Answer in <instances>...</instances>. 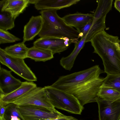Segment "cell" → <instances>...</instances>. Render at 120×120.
<instances>
[{
	"label": "cell",
	"instance_id": "cell-17",
	"mask_svg": "<svg viewBox=\"0 0 120 120\" xmlns=\"http://www.w3.org/2000/svg\"><path fill=\"white\" fill-rule=\"evenodd\" d=\"M53 54L50 51L34 46L29 48L27 58H29L36 62H45L53 58Z\"/></svg>",
	"mask_w": 120,
	"mask_h": 120
},
{
	"label": "cell",
	"instance_id": "cell-6",
	"mask_svg": "<svg viewBox=\"0 0 120 120\" xmlns=\"http://www.w3.org/2000/svg\"><path fill=\"white\" fill-rule=\"evenodd\" d=\"M23 120H42L54 119L65 115L55 109L32 105H17Z\"/></svg>",
	"mask_w": 120,
	"mask_h": 120
},
{
	"label": "cell",
	"instance_id": "cell-32",
	"mask_svg": "<svg viewBox=\"0 0 120 120\" xmlns=\"http://www.w3.org/2000/svg\"><path fill=\"white\" fill-rule=\"evenodd\" d=\"M0 120H7L4 117L2 119H0Z\"/></svg>",
	"mask_w": 120,
	"mask_h": 120
},
{
	"label": "cell",
	"instance_id": "cell-3",
	"mask_svg": "<svg viewBox=\"0 0 120 120\" xmlns=\"http://www.w3.org/2000/svg\"><path fill=\"white\" fill-rule=\"evenodd\" d=\"M57 10L49 9L40 11L43 24L38 36L40 38L66 37L71 39H79L78 31L66 23L57 14Z\"/></svg>",
	"mask_w": 120,
	"mask_h": 120
},
{
	"label": "cell",
	"instance_id": "cell-33",
	"mask_svg": "<svg viewBox=\"0 0 120 120\" xmlns=\"http://www.w3.org/2000/svg\"><path fill=\"white\" fill-rule=\"evenodd\" d=\"M119 120H120V119Z\"/></svg>",
	"mask_w": 120,
	"mask_h": 120
},
{
	"label": "cell",
	"instance_id": "cell-8",
	"mask_svg": "<svg viewBox=\"0 0 120 120\" xmlns=\"http://www.w3.org/2000/svg\"><path fill=\"white\" fill-rule=\"evenodd\" d=\"M99 120H119L120 119V99L112 103L97 98Z\"/></svg>",
	"mask_w": 120,
	"mask_h": 120
},
{
	"label": "cell",
	"instance_id": "cell-22",
	"mask_svg": "<svg viewBox=\"0 0 120 120\" xmlns=\"http://www.w3.org/2000/svg\"><path fill=\"white\" fill-rule=\"evenodd\" d=\"M0 13V29L7 30L13 28L15 19L7 12L3 11Z\"/></svg>",
	"mask_w": 120,
	"mask_h": 120
},
{
	"label": "cell",
	"instance_id": "cell-5",
	"mask_svg": "<svg viewBox=\"0 0 120 120\" xmlns=\"http://www.w3.org/2000/svg\"><path fill=\"white\" fill-rule=\"evenodd\" d=\"M0 62L11 71L28 82L37 81L36 75L25 63L24 59L11 56L0 48Z\"/></svg>",
	"mask_w": 120,
	"mask_h": 120
},
{
	"label": "cell",
	"instance_id": "cell-16",
	"mask_svg": "<svg viewBox=\"0 0 120 120\" xmlns=\"http://www.w3.org/2000/svg\"><path fill=\"white\" fill-rule=\"evenodd\" d=\"M86 37L81 38L75 43L73 50L69 55L60 60V65L65 70L70 71L73 67L76 58L85 43Z\"/></svg>",
	"mask_w": 120,
	"mask_h": 120
},
{
	"label": "cell",
	"instance_id": "cell-28",
	"mask_svg": "<svg viewBox=\"0 0 120 120\" xmlns=\"http://www.w3.org/2000/svg\"><path fill=\"white\" fill-rule=\"evenodd\" d=\"M115 8L120 13V0H116L114 3Z\"/></svg>",
	"mask_w": 120,
	"mask_h": 120
},
{
	"label": "cell",
	"instance_id": "cell-7",
	"mask_svg": "<svg viewBox=\"0 0 120 120\" xmlns=\"http://www.w3.org/2000/svg\"><path fill=\"white\" fill-rule=\"evenodd\" d=\"M13 103L17 105H32L55 109L51 103L44 87H36L22 96Z\"/></svg>",
	"mask_w": 120,
	"mask_h": 120
},
{
	"label": "cell",
	"instance_id": "cell-23",
	"mask_svg": "<svg viewBox=\"0 0 120 120\" xmlns=\"http://www.w3.org/2000/svg\"><path fill=\"white\" fill-rule=\"evenodd\" d=\"M102 84L120 92V75L107 74Z\"/></svg>",
	"mask_w": 120,
	"mask_h": 120
},
{
	"label": "cell",
	"instance_id": "cell-24",
	"mask_svg": "<svg viewBox=\"0 0 120 120\" xmlns=\"http://www.w3.org/2000/svg\"><path fill=\"white\" fill-rule=\"evenodd\" d=\"M21 40L7 30L0 29V44L14 42Z\"/></svg>",
	"mask_w": 120,
	"mask_h": 120
},
{
	"label": "cell",
	"instance_id": "cell-27",
	"mask_svg": "<svg viewBox=\"0 0 120 120\" xmlns=\"http://www.w3.org/2000/svg\"><path fill=\"white\" fill-rule=\"evenodd\" d=\"M52 120H78L75 118L70 116L64 115V116L57 118H55L52 119Z\"/></svg>",
	"mask_w": 120,
	"mask_h": 120
},
{
	"label": "cell",
	"instance_id": "cell-31",
	"mask_svg": "<svg viewBox=\"0 0 120 120\" xmlns=\"http://www.w3.org/2000/svg\"><path fill=\"white\" fill-rule=\"evenodd\" d=\"M118 51L119 52L120 54V47L118 49Z\"/></svg>",
	"mask_w": 120,
	"mask_h": 120
},
{
	"label": "cell",
	"instance_id": "cell-21",
	"mask_svg": "<svg viewBox=\"0 0 120 120\" xmlns=\"http://www.w3.org/2000/svg\"><path fill=\"white\" fill-rule=\"evenodd\" d=\"M106 16L102 17L97 20L90 28L88 30L85 43L90 41L92 38L96 34L104 30L106 28L105 19Z\"/></svg>",
	"mask_w": 120,
	"mask_h": 120
},
{
	"label": "cell",
	"instance_id": "cell-12",
	"mask_svg": "<svg viewBox=\"0 0 120 120\" xmlns=\"http://www.w3.org/2000/svg\"><path fill=\"white\" fill-rule=\"evenodd\" d=\"M43 20L41 15L32 16L24 26L23 40L26 41L33 40L40 32L42 26Z\"/></svg>",
	"mask_w": 120,
	"mask_h": 120
},
{
	"label": "cell",
	"instance_id": "cell-29",
	"mask_svg": "<svg viewBox=\"0 0 120 120\" xmlns=\"http://www.w3.org/2000/svg\"><path fill=\"white\" fill-rule=\"evenodd\" d=\"M6 119L7 120H22L19 117L13 116H11Z\"/></svg>",
	"mask_w": 120,
	"mask_h": 120
},
{
	"label": "cell",
	"instance_id": "cell-2",
	"mask_svg": "<svg viewBox=\"0 0 120 120\" xmlns=\"http://www.w3.org/2000/svg\"><path fill=\"white\" fill-rule=\"evenodd\" d=\"M93 53L101 59L107 74L120 75V54L118 50L120 41L117 36L109 34L104 30L95 35L90 41Z\"/></svg>",
	"mask_w": 120,
	"mask_h": 120
},
{
	"label": "cell",
	"instance_id": "cell-18",
	"mask_svg": "<svg viewBox=\"0 0 120 120\" xmlns=\"http://www.w3.org/2000/svg\"><path fill=\"white\" fill-rule=\"evenodd\" d=\"M22 42L8 46L4 49L5 52L9 55L15 58L24 59L27 58L29 48Z\"/></svg>",
	"mask_w": 120,
	"mask_h": 120
},
{
	"label": "cell",
	"instance_id": "cell-30",
	"mask_svg": "<svg viewBox=\"0 0 120 120\" xmlns=\"http://www.w3.org/2000/svg\"><path fill=\"white\" fill-rule=\"evenodd\" d=\"M37 0H29V4H35Z\"/></svg>",
	"mask_w": 120,
	"mask_h": 120
},
{
	"label": "cell",
	"instance_id": "cell-4",
	"mask_svg": "<svg viewBox=\"0 0 120 120\" xmlns=\"http://www.w3.org/2000/svg\"><path fill=\"white\" fill-rule=\"evenodd\" d=\"M44 87L51 103L55 108L73 114H81L83 107L73 95L51 86Z\"/></svg>",
	"mask_w": 120,
	"mask_h": 120
},
{
	"label": "cell",
	"instance_id": "cell-15",
	"mask_svg": "<svg viewBox=\"0 0 120 120\" xmlns=\"http://www.w3.org/2000/svg\"><path fill=\"white\" fill-rule=\"evenodd\" d=\"M69 26L75 27L78 31L91 20L94 19L93 14L77 12L67 15L62 18Z\"/></svg>",
	"mask_w": 120,
	"mask_h": 120
},
{
	"label": "cell",
	"instance_id": "cell-26",
	"mask_svg": "<svg viewBox=\"0 0 120 120\" xmlns=\"http://www.w3.org/2000/svg\"><path fill=\"white\" fill-rule=\"evenodd\" d=\"M8 107V105H4L0 104V119L4 117V114Z\"/></svg>",
	"mask_w": 120,
	"mask_h": 120
},
{
	"label": "cell",
	"instance_id": "cell-10",
	"mask_svg": "<svg viewBox=\"0 0 120 120\" xmlns=\"http://www.w3.org/2000/svg\"><path fill=\"white\" fill-rule=\"evenodd\" d=\"M62 38L45 37L37 39L33 46L51 51L53 55L59 53L68 48L65 45Z\"/></svg>",
	"mask_w": 120,
	"mask_h": 120
},
{
	"label": "cell",
	"instance_id": "cell-20",
	"mask_svg": "<svg viewBox=\"0 0 120 120\" xmlns=\"http://www.w3.org/2000/svg\"><path fill=\"white\" fill-rule=\"evenodd\" d=\"M113 0H100L98 1V5L93 14V24L99 19L106 16L107 14L111 10Z\"/></svg>",
	"mask_w": 120,
	"mask_h": 120
},
{
	"label": "cell",
	"instance_id": "cell-1",
	"mask_svg": "<svg viewBox=\"0 0 120 120\" xmlns=\"http://www.w3.org/2000/svg\"><path fill=\"white\" fill-rule=\"evenodd\" d=\"M103 72L96 65L86 69L60 76L51 86L75 97L83 107L96 102L104 78L100 77Z\"/></svg>",
	"mask_w": 120,
	"mask_h": 120
},
{
	"label": "cell",
	"instance_id": "cell-13",
	"mask_svg": "<svg viewBox=\"0 0 120 120\" xmlns=\"http://www.w3.org/2000/svg\"><path fill=\"white\" fill-rule=\"evenodd\" d=\"M37 87L33 82H22L21 86L13 92L0 95V104L4 105L13 102L17 99L30 90Z\"/></svg>",
	"mask_w": 120,
	"mask_h": 120
},
{
	"label": "cell",
	"instance_id": "cell-9",
	"mask_svg": "<svg viewBox=\"0 0 120 120\" xmlns=\"http://www.w3.org/2000/svg\"><path fill=\"white\" fill-rule=\"evenodd\" d=\"M11 70L0 68V95L10 93L19 88L22 82L14 77Z\"/></svg>",
	"mask_w": 120,
	"mask_h": 120
},
{
	"label": "cell",
	"instance_id": "cell-19",
	"mask_svg": "<svg viewBox=\"0 0 120 120\" xmlns=\"http://www.w3.org/2000/svg\"><path fill=\"white\" fill-rule=\"evenodd\" d=\"M98 97L104 101L111 103L120 99V92L102 84L98 93Z\"/></svg>",
	"mask_w": 120,
	"mask_h": 120
},
{
	"label": "cell",
	"instance_id": "cell-25",
	"mask_svg": "<svg viewBox=\"0 0 120 120\" xmlns=\"http://www.w3.org/2000/svg\"><path fill=\"white\" fill-rule=\"evenodd\" d=\"M11 116H17L23 120L17 105L13 103L8 105V107L4 114V117L6 119Z\"/></svg>",
	"mask_w": 120,
	"mask_h": 120
},
{
	"label": "cell",
	"instance_id": "cell-14",
	"mask_svg": "<svg viewBox=\"0 0 120 120\" xmlns=\"http://www.w3.org/2000/svg\"><path fill=\"white\" fill-rule=\"evenodd\" d=\"M80 0H37L34 7L41 11L49 9L57 10L69 7L76 4Z\"/></svg>",
	"mask_w": 120,
	"mask_h": 120
},
{
	"label": "cell",
	"instance_id": "cell-11",
	"mask_svg": "<svg viewBox=\"0 0 120 120\" xmlns=\"http://www.w3.org/2000/svg\"><path fill=\"white\" fill-rule=\"evenodd\" d=\"M29 4V0H5L0 1V12L9 13L15 19L23 12Z\"/></svg>",
	"mask_w": 120,
	"mask_h": 120
}]
</instances>
